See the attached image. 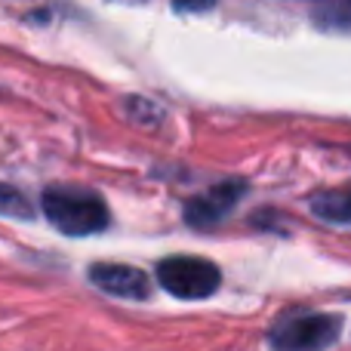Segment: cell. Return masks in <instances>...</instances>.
I'll use <instances>...</instances> for the list:
<instances>
[{
    "instance_id": "ba28073f",
    "label": "cell",
    "mask_w": 351,
    "mask_h": 351,
    "mask_svg": "<svg viewBox=\"0 0 351 351\" xmlns=\"http://www.w3.org/2000/svg\"><path fill=\"white\" fill-rule=\"evenodd\" d=\"M176 3V10H182V12H200V10H210L216 0H173Z\"/></svg>"
},
{
    "instance_id": "52a82bcc",
    "label": "cell",
    "mask_w": 351,
    "mask_h": 351,
    "mask_svg": "<svg viewBox=\"0 0 351 351\" xmlns=\"http://www.w3.org/2000/svg\"><path fill=\"white\" fill-rule=\"evenodd\" d=\"M0 216H19V219H28L31 216V206L25 204V197L12 188L0 185Z\"/></svg>"
},
{
    "instance_id": "7a4b0ae2",
    "label": "cell",
    "mask_w": 351,
    "mask_h": 351,
    "mask_svg": "<svg viewBox=\"0 0 351 351\" xmlns=\"http://www.w3.org/2000/svg\"><path fill=\"white\" fill-rule=\"evenodd\" d=\"M339 315H321V311L287 315L271 327L268 346H271V351H324L339 339Z\"/></svg>"
},
{
    "instance_id": "5b68a950",
    "label": "cell",
    "mask_w": 351,
    "mask_h": 351,
    "mask_svg": "<svg viewBox=\"0 0 351 351\" xmlns=\"http://www.w3.org/2000/svg\"><path fill=\"white\" fill-rule=\"evenodd\" d=\"M90 280L102 293L117 299H145L152 293L148 290V278L139 268H130V265H93Z\"/></svg>"
},
{
    "instance_id": "277c9868",
    "label": "cell",
    "mask_w": 351,
    "mask_h": 351,
    "mask_svg": "<svg viewBox=\"0 0 351 351\" xmlns=\"http://www.w3.org/2000/svg\"><path fill=\"white\" fill-rule=\"evenodd\" d=\"M243 197V182L241 179H228L213 185L206 194L188 200L185 204V222L194 225V228H213L216 222H222L234 204Z\"/></svg>"
},
{
    "instance_id": "3957f363",
    "label": "cell",
    "mask_w": 351,
    "mask_h": 351,
    "mask_svg": "<svg viewBox=\"0 0 351 351\" xmlns=\"http://www.w3.org/2000/svg\"><path fill=\"white\" fill-rule=\"evenodd\" d=\"M158 280L176 299H206L219 290L222 274L200 256H170L158 265Z\"/></svg>"
},
{
    "instance_id": "9c48e42d",
    "label": "cell",
    "mask_w": 351,
    "mask_h": 351,
    "mask_svg": "<svg viewBox=\"0 0 351 351\" xmlns=\"http://www.w3.org/2000/svg\"><path fill=\"white\" fill-rule=\"evenodd\" d=\"M114 3V0H111ZM117 3H142V0H117Z\"/></svg>"
},
{
    "instance_id": "6da1fadb",
    "label": "cell",
    "mask_w": 351,
    "mask_h": 351,
    "mask_svg": "<svg viewBox=\"0 0 351 351\" xmlns=\"http://www.w3.org/2000/svg\"><path fill=\"white\" fill-rule=\"evenodd\" d=\"M43 216L68 237H86L108 228V206L96 191L86 188H47L43 191Z\"/></svg>"
},
{
    "instance_id": "8992f818",
    "label": "cell",
    "mask_w": 351,
    "mask_h": 351,
    "mask_svg": "<svg viewBox=\"0 0 351 351\" xmlns=\"http://www.w3.org/2000/svg\"><path fill=\"white\" fill-rule=\"evenodd\" d=\"M311 210H315L324 222L351 225V194H317V197L311 200Z\"/></svg>"
}]
</instances>
